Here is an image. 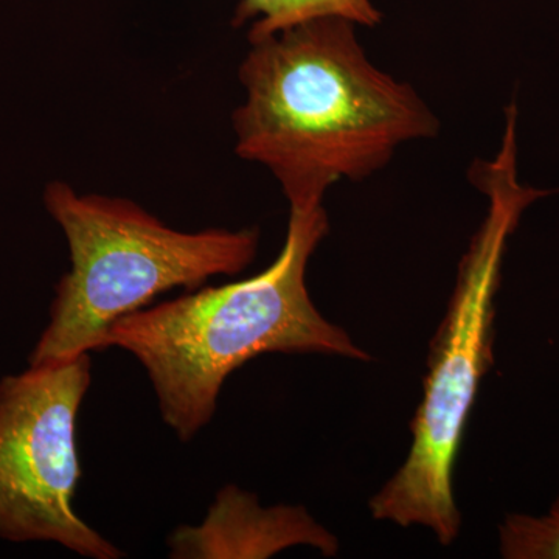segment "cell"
<instances>
[{
	"label": "cell",
	"mask_w": 559,
	"mask_h": 559,
	"mask_svg": "<svg viewBox=\"0 0 559 559\" xmlns=\"http://www.w3.org/2000/svg\"><path fill=\"white\" fill-rule=\"evenodd\" d=\"M499 550L507 559H559V499L543 516H507L499 527Z\"/></svg>",
	"instance_id": "8"
},
{
	"label": "cell",
	"mask_w": 559,
	"mask_h": 559,
	"mask_svg": "<svg viewBox=\"0 0 559 559\" xmlns=\"http://www.w3.org/2000/svg\"><path fill=\"white\" fill-rule=\"evenodd\" d=\"M322 17H341L355 25L374 27L382 14L371 0H241L235 10L234 25L241 27L253 21L250 43Z\"/></svg>",
	"instance_id": "7"
},
{
	"label": "cell",
	"mask_w": 559,
	"mask_h": 559,
	"mask_svg": "<svg viewBox=\"0 0 559 559\" xmlns=\"http://www.w3.org/2000/svg\"><path fill=\"white\" fill-rule=\"evenodd\" d=\"M355 28L322 17L250 40L238 70L235 153L271 171L289 209L318 207L334 183L370 178L400 146L439 134L436 114L369 60Z\"/></svg>",
	"instance_id": "1"
},
{
	"label": "cell",
	"mask_w": 559,
	"mask_h": 559,
	"mask_svg": "<svg viewBox=\"0 0 559 559\" xmlns=\"http://www.w3.org/2000/svg\"><path fill=\"white\" fill-rule=\"evenodd\" d=\"M44 205L68 241L70 270L55 288L31 366L103 352L117 320L160 294L240 274L260 245L259 229H173L138 202L81 194L61 180L47 186Z\"/></svg>",
	"instance_id": "4"
},
{
	"label": "cell",
	"mask_w": 559,
	"mask_h": 559,
	"mask_svg": "<svg viewBox=\"0 0 559 559\" xmlns=\"http://www.w3.org/2000/svg\"><path fill=\"white\" fill-rule=\"evenodd\" d=\"M473 178L488 197L487 216L460 261L447 316L430 344L409 454L370 500L374 520L429 528L443 546H450L462 527L452 479L477 390L492 362L495 297L507 241L524 210L549 194L518 180L516 109H507L498 157L477 164Z\"/></svg>",
	"instance_id": "3"
},
{
	"label": "cell",
	"mask_w": 559,
	"mask_h": 559,
	"mask_svg": "<svg viewBox=\"0 0 559 559\" xmlns=\"http://www.w3.org/2000/svg\"><path fill=\"white\" fill-rule=\"evenodd\" d=\"M326 234L323 204L289 209L285 245L260 274L187 290L110 325L106 348L124 349L139 360L162 419L180 441L189 443L212 421L227 378L259 356L370 359L311 300L308 263Z\"/></svg>",
	"instance_id": "2"
},
{
	"label": "cell",
	"mask_w": 559,
	"mask_h": 559,
	"mask_svg": "<svg viewBox=\"0 0 559 559\" xmlns=\"http://www.w3.org/2000/svg\"><path fill=\"white\" fill-rule=\"evenodd\" d=\"M91 382V353L0 380V538L124 557L75 510L76 421Z\"/></svg>",
	"instance_id": "5"
},
{
	"label": "cell",
	"mask_w": 559,
	"mask_h": 559,
	"mask_svg": "<svg viewBox=\"0 0 559 559\" xmlns=\"http://www.w3.org/2000/svg\"><path fill=\"white\" fill-rule=\"evenodd\" d=\"M173 559H264L296 546L325 557L340 550L336 536L301 506L263 507L252 492L221 488L204 521L180 525L168 536Z\"/></svg>",
	"instance_id": "6"
}]
</instances>
